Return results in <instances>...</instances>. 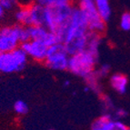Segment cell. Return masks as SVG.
<instances>
[{
  "label": "cell",
  "instance_id": "cell-18",
  "mask_svg": "<svg viewBox=\"0 0 130 130\" xmlns=\"http://www.w3.org/2000/svg\"><path fill=\"white\" fill-rule=\"evenodd\" d=\"M17 31H18V39H19L20 44L25 43V42L30 40L29 37V32H28V27L26 26H22V25L17 24Z\"/></svg>",
  "mask_w": 130,
  "mask_h": 130
},
{
  "label": "cell",
  "instance_id": "cell-13",
  "mask_svg": "<svg viewBox=\"0 0 130 130\" xmlns=\"http://www.w3.org/2000/svg\"><path fill=\"white\" fill-rule=\"evenodd\" d=\"M95 4V7L98 9V13L101 15V18L105 21H108L112 15V9H111L110 2L109 0H94Z\"/></svg>",
  "mask_w": 130,
  "mask_h": 130
},
{
  "label": "cell",
  "instance_id": "cell-17",
  "mask_svg": "<svg viewBox=\"0 0 130 130\" xmlns=\"http://www.w3.org/2000/svg\"><path fill=\"white\" fill-rule=\"evenodd\" d=\"M34 2L40 5L42 7H56L60 5L70 4L72 3V0H34Z\"/></svg>",
  "mask_w": 130,
  "mask_h": 130
},
{
  "label": "cell",
  "instance_id": "cell-20",
  "mask_svg": "<svg viewBox=\"0 0 130 130\" xmlns=\"http://www.w3.org/2000/svg\"><path fill=\"white\" fill-rule=\"evenodd\" d=\"M119 26L122 30L128 32L130 31V13L129 12H125L122 14L121 18H120Z\"/></svg>",
  "mask_w": 130,
  "mask_h": 130
},
{
  "label": "cell",
  "instance_id": "cell-1",
  "mask_svg": "<svg viewBox=\"0 0 130 130\" xmlns=\"http://www.w3.org/2000/svg\"><path fill=\"white\" fill-rule=\"evenodd\" d=\"M89 33L83 13L77 7H74L62 39V44L70 56L86 49Z\"/></svg>",
  "mask_w": 130,
  "mask_h": 130
},
{
  "label": "cell",
  "instance_id": "cell-15",
  "mask_svg": "<svg viewBox=\"0 0 130 130\" xmlns=\"http://www.w3.org/2000/svg\"><path fill=\"white\" fill-rule=\"evenodd\" d=\"M15 20L18 25L28 26V5L27 6H19L15 11Z\"/></svg>",
  "mask_w": 130,
  "mask_h": 130
},
{
  "label": "cell",
  "instance_id": "cell-21",
  "mask_svg": "<svg viewBox=\"0 0 130 130\" xmlns=\"http://www.w3.org/2000/svg\"><path fill=\"white\" fill-rule=\"evenodd\" d=\"M0 5L6 11H11L18 7V0H0Z\"/></svg>",
  "mask_w": 130,
  "mask_h": 130
},
{
  "label": "cell",
  "instance_id": "cell-4",
  "mask_svg": "<svg viewBox=\"0 0 130 130\" xmlns=\"http://www.w3.org/2000/svg\"><path fill=\"white\" fill-rule=\"evenodd\" d=\"M27 61V55L20 46L10 52L0 53V73L13 74L22 71Z\"/></svg>",
  "mask_w": 130,
  "mask_h": 130
},
{
  "label": "cell",
  "instance_id": "cell-10",
  "mask_svg": "<svg viewBox=\"0 0 130 130\" xmlns=\"http://www.w3.org/2000/svg\"><path fill=\"white\" fill-rule=\"evenodd\" d=\"M28 26H43L44 7L37 3L33 2L28 5Z\"/></svg>",
  "mask_w": 130,
  "mask_h": 130
},
{
  "label": "cell",
  "instance_id": "cell-8",
  "mask_svg": "<svg viewBox=\"0 0 130 130\" xmlns=\"http://www.w3.org/2000/svg\"><path fill=\"white\" fill-rule=\"evenodd\" d=\"M20 47L24 50L28 57L37 62H45L47 55L48 46L38 40H28L22 43Z\"/></svg>",
  "mask_w": 130,
  "mask_h": 130
},
{
  "label": "cell",
  "instance_id": "cell-24",
  "mask_svg": "<svg viewBox=\"0 0 130 130\" xmlns=\"http://www.w3.org/2000/svg\"><path fill=\"white\" fill-rule=\"evenodd\" d=\"M115 117H116V119H119L121 120L122 118H125L127 115V113H126V110H124L122 108H118V109H116L115 110Z\"/></svg>",
  "mask_w": 130,
  "mask_h": 130
},
{
  "label": "cell",
  "instance_id": "cell-9",
  "mask_svg": "<svg viewBox=\"0 0 130 130\" xmlns=\"http://www.w3.org/2000/svg\"><path fill=\"white\" fill-rule=\"evenodd\" d=\"M91 130H130V128L121 120L114 119L106 113L93 122Z\"/></svg>",
  "mask_w": 130,
  "mask_h": 130
},
{
  "label": "cell",
  "instance_id": "cell-25",
  "mask_svg": "<svg viewBox=\"0 0 130 130\" xmlns=\"http://www.w3.org/2000/svg\"><path fill=\"white\" fill-rule=\"evenodd\" d=\"M5 15H6V10H5L4 7L0 5V21L5 18Z\"/></svg>",
  "mask_w": 130,
  "mask_h": 130
},
{
  "label": "cell",
  "instance_id": "cell-19",
  "mask_svg": "<svg viewBox=\"0 0 130 130\" xmlns=\"http://www.w3.org/2000/svg\"><path fill=\"white\" fill-rule=\"evenodd\" d=\"M14 110L18 116H24L28 112V106L23 100H18L14 104Z\"/></svg>",
  "mask_w": 130,
  "mask_h": 130
},
{
  "label": "cell",
  "instance_id": "cell-11",
  "mask_svg": "<svg viewBox=\"0 0 130 130\" xmlns=\"http://www.w3.org/2000/svg\"><path fill=\"white\" fill-rule=\"evenodd\" d=\"M110 86L112 88L119 94L126 93L128 86V79L125 75L117 73L111 76Z\"/></svg>",
  "mask_w": 130,
  "mask_h": 130
},
{
  "label": "cell",
  "instance_id": "cell-16",
  "mask_svg": "<svg viewBox=\"0 0 130 130\" xmlns=\"http://www.w3.org/2000/svg\"><path fill=\"white\" fill-rule=\"evenodd\" d=\"M85 79L87 81V87L89 88V90H92L95 93H100V90H101L99 84L100 78L98 77V75L95 74V71L92 74L89 75V76H87Z\"/></svg>",
  "mask_w": 130,
  "mask_h": 130
},
{
  "label": "cell",
  "instance_id": "cell-12",
  "mask_svg": "<svg viewBox=\"0 0 130 130\" xmlns=\"http://www.w3.org/2000/svg\"><path fill=\"white\" fill-rule=\"evenodd\" d=\"M30 40H38L44 43L45 39L48 36L50 31L44 26H27Z\"/></svg>",
  "mask_w": 130,
  "mask_h": 130
},
{
  "label": "cell",
  "instance_id": "cell-5",
  "mask_svg": "<svg viewBox=\"0 0 130 130\" xmlns=\"http://www.w3.org/2000/svg\"><path fill=\"white\" fill-rule=\"evenodd\" d=\"M76 7L84 15L90 32L101 35L106 30V21L98 13L94 0H77Z\"/></svg>",
  "mask_w": 130,
  "mask_h": 130
},
{
  "label": "cell",
  "instance_id": "cell-23",
  "mask_svg": "<svg viewBox=\"0 0 130 130\" xmlns=\"http://www.w3.org/2000/svg\"><path fill=\"white\" fill-rule=\"evenodd\" d=\"M102 103L106 110H113L114 109V104H113L112 100L107 96H103L102 98Z\"/></svg>",
  "mask_w": 130,
  "mask_h": 130
},
{
  "label": "cell",
  "instance_id": "cell-26",
  "mask_svg": "<svg viewBox=\"0 0 130 130\" xmlns=\"http://www.w3.org/2000/svg\"><path fill=\"white\" fill-rule=\"evenodd\" d=\"M64 85H65V87H68V86L70 85V82H69L68 80H67L65 83H64Z\"/></svg>",
  "mask_w": 130,
  "mask_h": 130
},
{
  "label": "cell",
  "instance_id": "cell-28",
  "mask_svg": "<svg viewBox=\"0 0 130 130\" xmlns=\"http://www.w3.org/2000/svg\"><path fill=\"white\" fill-rule=\"evenodd\" d=\"M49 130H53V129H49Z\"/></svg>",
  "mask_w": 130,
  "mask_h": 130
},
{
  "label": "cell",
  "instance_id": "cell-27",
  "mask_svg": "<svg viewBox=\"0 0 130 130\" xmlns=\"http://www.w3.org/2000/svg\"><path fill=\"white\" fill-rule=\"evenodd\" d=\"M0 34H1V30H0Z\"/></svg>",
  "mask_w": 130,
  "mask_h": 130
},
{
  "label": "cell",
  "instance_id": "cell-6",
  "mask_svg": "<svg viewBox=\"0 0 130 130\" xmlns=\"http://www.w3.org/2000/svg\"><path fill=\"white\" fill-rule=\"evenodd\" d=\"M70 55L67 52L65 46L62 43L49 46L47 49L45 65L52 70L56 71H64L68 67Z\"/></svg>",
  "mask_w": 130,
  "mask_h": 130
},
{
  "label": "cell",
  "instance_id": "cell-22",
  "mask_svg": "<svg viewBox=\"0 0 130 130\" xmlns=\"http://www.w3.org/2000/svg\"><path fill=\"white\" fill-rule=\"evenodd\" d=\"M109 71H110V67L108 65H102L101 67H99L98 69H95V74L98 75V77L99 78H102V77H105L108 75Z\"/></svg>",
  "mask_w": 130,
  "mask_h": 130
},
{
  "label": "cell",
  "instance_id": "cell-14",
  "mask_svg": "<svg viewBox=\"0 0 130 130\" xmlns=\"http://www.w3.org/2000/svg\"><path fill=\"white\" fill-rule=\"evenodd\" d=\"M102 39H101V35L96 34V33L90 32L89 33L88 40H87V45L86 49L92 52L93 54L98 56L99 55V47L101 45Z\"/></svg>",
  "mask_w": 130,
  "mask_h": 130
},
{
  "label": "cell",
  "instance_id": "cell-2",
  "mask_svg": "<svg viewBox=\"0 0 130 130\" xmlns=\"http://www.w3.org/2000/svg\"><path fill=\"white\" fill-rule=\"evenodd\" d=\"M73 7L74 6L72 3L44 7L43 26L49 31L55 33L60 43H62L64 33L70 19Z\"/></svg>",
  "mask_w": 130,
  "mask_h": 130
},
{
  "label": "cell",
  "instance_id": "cell-3",
  "mask_svg": "<svg viewBox=\"0 0 130 130\" xmlns=\"http://www.w3.org/2000/svg\"><path fill=\"white\" fill-rule=\"evenodd\" d=\"M98 59V56L84 49L69 56L67 69L75 76L86 78L95 70Z\"/></svg>",
  "mask_w": 130,
  "mask_h": 130
},
{
  "label": "cell",
  "instance_id": "cell-7",
  "mask_svg": "<svg viewBox=\"0 0 130 130\" xmlns=\"http://www.w3.org/2000/svg\"><path fill=\"white\" fill-rule=\"evenodd\" d=\"M0 53L10 52L20 46L17 26H6L0 28Z\"/></svg>",
  "mask_w": 130,
  "mask_h": 130
}]
</instances>
